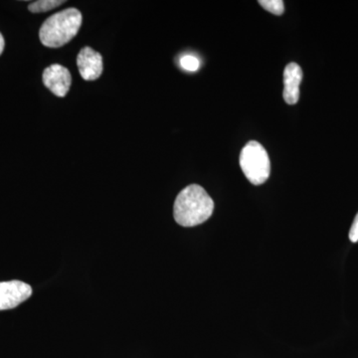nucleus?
Returning <instances> with one entry per match:
<instances>
[{"label": "nucleus", "instance_id": "f257e3e1", "mask_svg": "<svg viewBox=\"0 0 358 358\" xmlns=\"http://www.w3.org/2000/svg\"><path fill=\"white\" fill-rule=\"evenodd\" d=\"M214 202L200 185H192L180 192L174 201L173 216L183 227H193L211 217Z\"/></svg>", "mask_w": 358, "mask_h": 358}, {"label": "nucleus", "instance_id": "f03ea898", "mask_svg": "<svg viewBox=\"0 0 358 358\" xmlns=\"http://www.w3.org/2000/svg\"><path fill=\"white\" fill-rule=\"evenodd\" d=\"M82 14L76 8H68L53 14L40 28L42 44L50 48L64 46L76 36L82 25Z\"/></svg>", "mask_w": 358, "mask_h": 358}, {"label": "nucleus", "instance_id": "7ed1b4c3", "mask_svg": "<svg viewBox=\"0 0 358 358\" xmlns=\"http://www.w3.org/2000/svg\"><path fill=\"white\" fill-rule=\"evenodd\" d=\"M242 171L254 185H261L267 181L271 173V162L268 152L258 141H249L240 155Z\"/></svg>", "mask_w": 358, "mask_h": 358}, {"label": "nucleus", "instance_id": "20e7f679", "mask_svg": "<svg viewBox=\"0 0 358 358\" xmlns=\"http://www.w3.org/2000/svg\"><path fill=\"white\" fill-rule=\"evenodd\" d=\"M32 288L21 281L0 282V310H11L29 299Z\"/></svg>", "mask_w": 358, "mask_h": 358}, {"label": "nucleus", "instance_id": "39448f33", "mask_svg": "<svg viewBox=\"0 0 358 358\" xmlns=\"http://www.w3.org/2000/svg\"><path fill=\"white\" fill-rule=\"evenodd\" d=\"M43 83L54 95L63 98L69 92L72 77L64 66L54 64L44 70Z\"/></svg>", "mask_w": 358, "mask_h": 358}, {"label": "nucleus", "instance_id": "423d86ee", "mask_svg": "<svg viewBox=\"0 0 358 358\" xmlns=\"http://www.w3.org/2000/svg\"><path fill=\"white\" fill-rule=\"evenodd\" d=\"M77 65L80 74L86 81H94L102 75L103 57L91 47H84L78 54Z\"/></svg>", "mask_w": 358, "mask_h": 358}, {"label": "nucleus", "instance_id": "0eeeda50", "mask_svg": "<svg viewBox=\"0 0 358 358\" xmlns=\"http://www.w3.org/2000/svg\"><path fill=\"white\" fill-rule=\"evenodd\" d=\"M303 80V71L296 63H289L284 71V96L285 102L289 105L298 103L300 98V85Z\"/></svg>", "mask_w": 358, "mask_h": 358}, {"label": "nucleus", "instance_id": "6e6552de", "mask_svg": "<svg viewBox=\"0 0 358 358\" xmlns=\"http://www.w3.org/2000/svg\"><path fill=\"white\" fill-rule=\"evenodd\" d=\"M64 2L62 0H39V1L32 2L28 6V9L32 13H46V11L52 10V9L60 6Z\"/></svg>", "mask_w": 358, "mask_h": 358}, {"label": "nucleus", "instance_id": "1a4fd4ad", "mask_svg": "<svg viewBox=\"0 0 358 358\" xmlns=\"http://www.w3.org/2000/svg\"><path fill=\"white\" fill-rule=\"evenodd\" d=\"M259 4L275 15H282L285 11L284 2L282 0H260Z\"/></svg>", "mask_w": 358, "mask_h": 358}, {"label": "nucleus", "instance_id": "9d476101", "mask_svg": "<svg viewBox=\"0 0 358 358\" xmlns=\"http://www.w3.org/2000/svg\"><path fill=\"white\" fill-rule=\"evenodd\" d=\"M180 66L183 69L189 71V72H195L199 69V59L193 55H185L180 59Z\"/></svg>", "mask_w": 358, "mask_h": 358}, {"label": "nucleus", "instance_id": "9b49d317", "mask_svg": "<svg viewBox=\"0 0 358 358\" xmlns=\"http://www.w3.org/2000/svg\"><path fill=\"white\" fill-rule=\"evenodd\" d=\"M350 240L352 243H357V242H358V213L357 216H355L352 227H350Z\"/></svg>", "mask_w": 358, "mask_h": 358}, {"label": "nucleus", "instance_id": "f8f14e48", "mask_svg": "<svg viewBox=\"0 0 358 358\" xmlns=\"http://www.w3.org/2000/svg\"><path fill=\"white\" fill-rule=\"evenodd\" d=\"M4 45H6V42H4L3 36H2L1 33H0V55H1L2 52H3Z\"/></svg>", "mask_w": 358, "mask_h": 358}]
</instances>
